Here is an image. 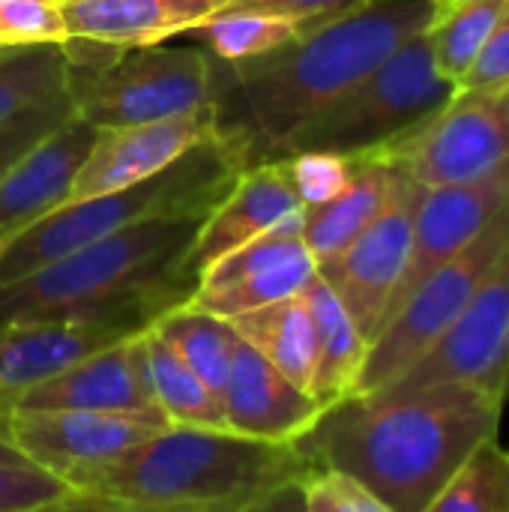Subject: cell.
I'll list each match as a JSON object with an SVG mask.
<instances>
[{"label": "cell", "instance_id": "obj_1", "mask_svg": "<svg viewBox=\"0 0 509 512\" xmlns=\"http://www.w3.org/2000/svg\"><path fill=\"white\" fill-rule=\"evenodd\" d=\"M504 402L447 381L396 396H348L291 441L309 471H339L396 512H423L465 459L498 435Z\"/></svg>", "mask_w": 509, "mask_h": 512}, {"label": "cell", "instance_id": "obj_2", "mask_svg": "<svg viewBox=\"0 0 509 512\" xmlns=\"http://www.w3.org/2000/svg\"><path fill=\"white\" fill-rule=\"evenodd\" d=\"M435 0H369L294 42L240 63L213 60V126L246 168L279 159L282 144L345 96L396 48L429 27Z\"/></svg>", "mask_w": 509, "mask_h": 512}, {"label": "cell", "instance_id": "obj_3", "mask_svg": "<svg viewBox=\"0 0 509 512\" xmlns=\"http://www.w3.org/2000/svg\"><path fill=\"white\" fill-rule=\"evenodd\" d=\"M201 222L204 216L147 219L0 285V327L102 318L150 330L198 288L183 261Z\"/></svg>", "mask_w": 509, "mask_h": 512}, {"label": "cell", "instance_id": "obj_4", "mask_svg": "<svg viewBox=\"0 0 509 512\" xmlns=\"http://www.w3.org/2000/svg\"><path fill=\"white\" fill-rule=\"evenodd\" d=\"M306 474L309 465L291 444L231 429L168 426L120 459L75 477L69 489L156 512H240L273 486Z\"/></svg>", "mask_w": 509, "mask_h": 512}, {"label": "cell", "instance_id": "obj_5", "mask_svg": "<svg viewBox=\"0 0 509 512\" xmlns=\"http://www.w3.org/2000/svg\"><path fill=\"white\" fill-rule=\"evenodd\" d=\"M246 171L240 150L213 135L165 171L84 201H72L0 246V285L24 279L108 234L159 216H207Z\"/></svg>", "mask_w": 509, "mask_h": 512}, {"label": "cell", "instance_id": "obj_6", "mask_svg": "<svg viewBox=\"0 0 509 512\" xmlns=\"http://www.w3.org/2000/svg\"><path fill=\"white\" fill-rule=\"evenodd\" d=\"M456 93V81L441 75L429 36L420 30L345 96L303 123L282 144L279 159L294 153L363 156L402 150L453 102Z\"/></svg>", "mask_w": 509, "mask_h": 512}, {"label": "cell", "instance_id": "obj_7", "mask_svg": "<svg viewBox=\"0 0 509 512\" xmlns=\"http://www.w3.org/2000/svg\"><path fill=\"white\" fill-rule=\"evenodd\" d=\"M75 114L96 129H123L210 111L213 60L204 48L147 45L102 66L72 69Z\"/></svg>", "mask_w": 509, "mask_h": 512}, {"label": "cell", "instance_id": "obj_8", "mask_svg": "<svg viewBox=\"0 0 509 512\" xmlns=\"http://www.w3.org/2000/svg\"><path fill=\"white\" fill-rule=\"evenodd\" d=\"M509 246V207L456 258L438 267L369 342L351 396H372L414 366L462 315Z\"/></svg>", "mask_w": 509, "mask_h": 512}, {"label": "cell", "instance_id": "obj_9", "mask_svg": "<svg viewBox=\"0 0 509 512\" xmlns=\"http://www.w3.org/2000/svg\"><path fill=\"white\" fill-rule=\"evenodd\" d=\"M509 372V246L492 273L483 279L471 303L450 324V330L390 387L372 396L411 393L432 384L462 381L483 387L507 402Z\"/></svg>", "mask_w": 509, "mask_h": 512}, {"label": "cell", "instance_id": "obj_10", "mask_svg": "<svg viewBox=\"0 0 509 512\" xmlns=\"http://www.w3.org/2000/svg\"><path fill=\"white\" fill-rule=\"evenodd\" d=\"M162 411H12L0 435L66 486L168 429Z\"/></svg>", "mask_w": 509, "mask_h": 512}, {"label": "cell", "instance_id": "obj_11", "mask_svg": "<svg viewBox=\"0 0 509 512\" xmlns=\"http://www.w3.org/2000/svg\"><path fill=\"white\" fill-rule=\"evenodd\" d=\"M423 192L426 189H420L408 174L387 210L351 246L318 264V276L339 297L366 342L378 336L405 276L414 243V216Z\"/></svg>", "mask_w": 509, "mask_h": 512}, {"label": "cell", "instance_id": "obj_12", "mask_svg": "<svg viewBox=\"0 0 509 512\" xmlns=\"http://www.w3.org/2000/svg\"><path fill=\"white\" fill-rule=\"evenodd\" d=\"M420 189L483 180L509 165V90L456 93L453 102L396 150Z\"/></svg>", "mask_w": 509, "mask_h": 512}, {"label": "cell", "instance_id": "obj_13", "mask_svg": "<svg viewBox=\"0 0 509 512\" xmlns=\"http://www.w3.org/2000/svg\"><path fill=\"white\" fill-rule=\"evenodd\" d=\"M315 273L318 261L303 240V213H294L258 240L216 261L198 279L189 306L231 321L303 294Z\"/></svg>", "mask_w": 509, "mask_h": 512}, {"label": "cell", "instance_id": "obj_14", "mask_svg": "<svg viewBox=\"0 0 509 512\" xmlns=\"http://www.w3.org/2000/svg\"><path fill=\"white\" fill-rule=\"evenodd\" d=\"M225 6L231 0H60V48L72 69L102 66L126 51L162 45Z\"/></svg>", "mask_w": 509, "mask_h": 512}, {"label": "cell", "instance_id": "obj_15", "mask_svg": "<svg viewBox=\"0 0 509 512\" xmlns=\"http://www.w3.org/2000/svg\"><path fill=\"white\" fill-rule=\"evenodd\" d=\"M509 207V165L501 171L459 186L426 189L414 216V243L405 276L393 294L384 324L390 315L450 258L474 243ZM381 324V327H384ZM381 333V330H378Z\"/></svg>", "mask_w": 509, "mask_h": 512}, {"label": "cell", "instance_id": "obj_16", "mask_svg": "<svg viewBox=\"0 0 509 512\" xmlns=\"http://www.w3.org/2000/svg\"><path fill=\"white\" fill-rule=\"evenodd\" d=\"M213 135V108L141 126L99 129L96 144L90 147L84 165L75 174L66 204L135 186L165 171L168 165H174L180 156H186L192 147Z\"/></svg>", "mask_w": 509, "mask_h": 512}, {"label": "cell", "instance_id": "obj_17", "mask_svg": "<svg viewBox=\"0 0 509 512\" xmlns=\"http://www.w3.org/2000/svg\"><path fill=\"white\" fill-rule=\"evenodd\" d=\"M294 213H303V201L297 195L288 159H267L246 168L225 198L204 216L186 252L183 270L192 279H201L216 261L258 240Z\"/></svg>", "mask_w": 509, "mask_h": 512}, {"label": "cell", "instance_id": "obj_18", "mask_svg": "<svg viewBox=\"0 0 509 512\" xmlns=\"http://www.w3.org/2000/svg\"><path fill=\"white\" fill-rule=\"evenodd\" d=\"M12 411H159L150 393L144 333L24 390L3 414Z\"/></svg>", "mask_w": 509, "mask_h": 512}, {"label": "cell", "instance_id": "obj_19", "mask_svg": "<svg viewBox=\"0 0 509 512\" xmlns=\"http://www.w3.org/2000/svg\"><path fill=\"white\" fill-rule=\"evenodd\" d=\"M138 333H144V327L102 318H57L0 327V417L24 390Z\"/></svg>", "mask_w": 509, "mask_h": 512}, {"label": "cell", "instance_id": "obj_20", "mask_svg": "<svg viewBox=\"0 0 509 512\" xmlns=\"http://www.w3.org/2000/svg\"><path fill=\"white\" fill-rule=\"evenodd\" d=\"M99 129L72 114L0 177V246L69 201Z\"/></svg>", "mask_w": 509, "mask_h": 512}, {"label": "cell", "instance_id": "obj_21", "mask_svg": "<svg viewBox=\"0 0 509 512\" xmlns=\"http://www.w3.org/2000/svg\"><path fill=\"white\" fill-rule=\"evenodd\" d=\"M222 411L225 426L237 435L291 444L318 420L324 408L237 336L222 390Z\"/></svg>", "mask_w": 509, "mask_h": 512}, {"label": "cell", "instance_id": "obj_22", "mask_svg": "<svg viewBox=\"0 0 509 512\" xmlns=\"http://www.w3.org/2000/svg\"><path fill=\"white\" fill-rule=\"evenodd\" d=\"M408 168L396 150L363 153L345 192L318 207H303V240L315 261H327L351 246L396 198Z\"/></svg>", "mask_w": 509, "mask_h": 512}, {"label": "cell", "instance_id": "obj_23", "mask_svg": "<svg viewBox=\"0 0 509 512\" xmlns=\"http://www.w3.org/2000/svg\"><path fill=\"white\" fill-rule=\"evenodd\" d=\"M303 297L312 312L315 339H318L312 396L321 408H330L354 393L369 342L360 336L357 324L351 321L339 297L330 291V285L318 273L303 288Z\"/></svg>", "mask_w": 509, "mask_h": 512}, {"label": "cell", "instance_id": "obj_24", "mask_svg": "<svg viewBox=\"0 0 509 512\" xmlns=\"http://www.w3.org/2000/svg\"><path fill=\"white\" fill-rule=\"evenodd\" d=\"M234 333L249 342L276 372H282L294 387L312 396L318 339L306 297H288L264 309L237 315L228 321Z\"/></svg>", "mask_w": 509, "mask_h": 512}, {"label": "cell", "instance_id": "obj_25", "mask_svg": "<svg viewBox=\"0 0 509 512\" xmlns=\"http://www.w3.org/2000/svg\"><path fill=\"white\" fill-rule=\"evenodd\" d=\"M150 393L171 426L228 429L222 399L183 363V357L150 327L144 330Z\"/></svg>", "mask_w": 509, "mask_h": 512}, {"label": "cell", "instance_id": "obj_26", "mask_svg": "<svg viewBox=\"0 0 509 512\" xmlns=\"http://www.w3.org/2000/svg\"><path fill=\"white\" fill-rule=\"evenodd\" d=\"M504 6L507 0H435L426 36L441 75L456 87L483 51Z\"/></svg>", "mask_w": 509, "mask_h": 512}, {"label": "cell", "instance_id": "obj_27", "mask_svg": "<svg viewBox=\"0 0 509 512\" xmlns=\"http://www.w3.org/2000/svg\"><path fill=\"white\" fill-rule=\"evenodd\" d=\"M213 60L222 63H240L252 60L261 54H270L306 30L297 21L270 15V12H255V9H237L225 6L222 12L210 15L198 27L186 30Z\"/></svg>", "mask_w": 509, "mask_h": 512}, {"label": "cell", "instance_id": "obj_28", "mask_svg": "<svg viewBox=\"0 0 509 512\" xmlns=\"http://www.w3.org/2000/svg\"><path fill=\"white\" fill-rule=\"evenodd\" d=\"M153 330L183 357V363L222 399L228 369H231V351L237 342L234 327L225 318L207 315L201 309H192L189 303L162 315Z\"/></svg>", "mask_w": 509, "mask_h": 512}, {"label": "cell", "instance_id": "obj_29", "mask_svg": "<svg viewBox=\"0 0 509 512\" xmlns=\"http://www.w3.org/2000/svg\"><path fill=\"white\" fill-rule=\"evenodd\" d=\"M69 93V60L60 45L9 48L0 57V123Z\"/></svg>", "mask_w": 509, "mask_h": 512}, {"label": "cell", "instance_id": "obj_30", "mask_svg": "<svg viewBox=\"0 0 509 512\" xmlns=\"http://www.w3.org/2000/svg\"><path fill=\"white\" fill-rule=\"evenodd\" d=\"M423 512H509V450L483 441Z\"/></svg>", "mask_w": 509, "mask_h": 512}, {"label": "cell", "instance_id": "obj_31", "mask_svg": "<svg viewBox=\"0 0 509 512\" xmlns=\"http://www.w3.org/2000/svg\"><path fill=\"white\" fill-rule=\"evenodd\" d=\"M69 492L63 480L30 462L0 435V512H30Z\"/></svg>", "mask_w": 509, "mask_h": 512}, {"label": "cell", "instance_id": "obj_32", "mask_svg": "<svg viewBox=\"0 0 509 512\" xmlns=\"http://www.w3.org/2000/svg\"><path fill=\"white\" fill-rule=\"evenodd\" d=\"M60 0H0V48L63 45Z\"/></svg>", "mask_w": 509, "mask_h": 512}, {"label": "cell", "instance_id": "obj_33", "mask_svg": "<svg viewBox=\"0 0 509 512\" xmlns=\"http://www.w3.org/2000/svg\"><path fill=\"white\" fill-rule=\"evenodd\" d=\"M285 159L303 207H318L333 201L339 192L351 186L360 168V156H342V153H294Z\"/></svg>", "mask_w": 509, "mask_h": 512}, {"label": "cell", "instance_id": "obj_34", "mask_svg": "<svg viewBox=\"0 0 509 512\" xmlns=\"http://www.w3.org/2000/svg\"><path fill=\"white\" fill-rule=\"evenodd\" d=\"M75 114L72 105V93L51 99L45 105L27 108L21 114H15L12 120L0 123V177L27 153L33 150L45 135H51L60 123H66Z\"/></svg>", "mask_w": 509, "mask_h": 512}, {"label": "cell", "instance_id": "obj_35", "mask_svg": "<svg viewBox=\"0 0 509 512\" xmlns=\"http://www.w3.org/2000/svg\"><path fill=\"white\" fill-rule=\"evenodd\" d=\"M303 483L309 512H396L339 471H309Z\"/></svg>", "mask_w": 509, "mask_h": 512}, {"label": "cell", "instance_id": "obj_36", "mask_svg": "<svg viewBox=\"0 0 509 512\" xmlns=\"http://www.w3.org/2000/svg\"><path fill=\"white\" fill-rule=\"evenodd\" d=\"M504 90H509V0L474 66L459 81V93L498 96Z\"/></svg>", "mask_w": 509, "mask_h": 512}, {"label": "cell", "instance_id": "obj_37", "mask_svg": "<svg viewBox=\"0 0 509 512\" xmlns=\"http://www.w3.org/2000/svg\"><path fill=\"white\" fill-rule=\"evenodd\" d=\"M369 0H231L237 9H255L270 12L288 21H297L303 30H312L318 24H327L333 18H342L354 9H360Z\"/></svg>", "mask_w": 509, "mask_h": 512}, {"label": "cell", "instance_id": "obj_38", "mask_svg": "<svg viewBox=\"0 0 509 512\" xmlns=\"http://www.w3.org/2000/svg\"><path fill=\"white\" fill-rule=\"evenodd\" d=\"M30 512H156L141 507V504H132V501H120V498H111V495H99V492H81V489H69L63 498L57 501H48L42 507Z\"/></svg>", "mask_w": 509, "mask_h": 512}, {"label": "cell", "instance_id": "obj_39", "mask_svg": "<svg viewBox=\"0 0 509 512\" xmlns=\"http://www.w3.org/2000/svg\"><path fill=\"white\" fill-rule=\"evenodd\" d=\"M303 480L306 477H294V480L273 486L270 492L249 501L240 512H309L306 510V483Z\"/></svg>", "mask_w": 509, "mask_h": 512}, {"label": "cell", "instance_id": "obj_40", "mask_svg": "<svg viewBox=\"0 0 509 512\" xmlns=\"http://www.w3.org/2000/svg\"><path fill=\"white\" fill-rule=\"evenodd\" d=\"M6 51H9V48H0V57H3V54H6Z\"/></svg>", "mask_w": 509, "mask_h": 512}, {"label": "cell", "instance_id": "obj_41", "mask_svg": "<svg viewBox=\"0 0 509 512\" xmlns=\"http://www.w3.org/2000/svg\"><path fill=\"white\" fill-rule=\"evenodd\" d=\"M507 399H509V372H507Z\"/></svg>", "mask_w": 509, "mask_h": 512}]
</instances>
